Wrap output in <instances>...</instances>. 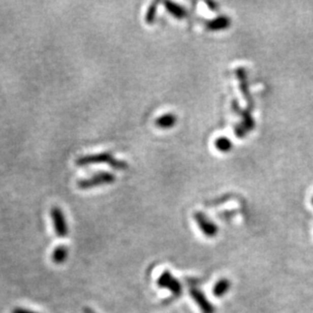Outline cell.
Masks as SVG:
<instances>
[{
    "mask_svg": "<svg viewBox=\"0 0 313 313\" xmlns=\"http://www.w3.org/2000/svg\"><path fill=\"white\" fill-rule=\"evenodd\" d=\"M190 294L192 296V298L194 299V301L197 303V305L199 306L200 310L203 313H214L215 309L214 306L212 305L211 302L208 301L207 297L205 296V294L200 291L197 288H191L190 290Z\"/></svg>",
    "mask_w": 313,
    "mask_h": 313,
    "instance_id": "5b68a950",
    "label": "cell"
},
{
    "mask_svg": "<svg viewBox=\"0 0 313 313\" xmlns=\"http://www.w3.org/2000/svg\"><path fill=\"white\" fill-rule=\"evenodd\" d=\"M11 313H38L33 311V310H28V309H25V308H22V307H16L14 309H12Z\"/></svg>",
    "mask_w": 313,
    "mask_h": 313,
    "instance_id": "7c38bea8",
    "label": "cell"
},
{
    "mask_svg": "<svg viewBox=\"0 0 313 313\" xmlns=\"http://www.w3.org/2000/svg\"><path fill=\"white\" fill-rule=\"evenodd\" d=\"M164 4H165V7L167 8V10H168L171 14H173L175 17L181 18V17L183 16L184 10H183L180 6H178L177 4L172 3V2H164Z\"/></svg>",
    "mask_w": 313,
    "mask_h": 313,
    "instance_id": "30bf717a",
    "label": "cell"
},
{
    "mask_svg": "<svg viewBox=\"0 0 313 313\" xmlns=\"http://www.w3.org/2000/svg\"><path fill=\"white\" fill-rule=\"evenodd\" d=\"M157 5H158V2H153V3L150 4L149 8L147 9V12H146V14H145V21H146L148 24L153 23L154 20H155Z\"/></svg>",
    "mask_w": 313,
    "mask_h": 313,
    "instance_id": "8fae6325",
    "label": "cell"
},
{
    "mask_svg": "<svg viewBox=\"0 0 313 313\" xmlns=\"http://www.w3.org/2000/svg\"><path fill=\"white\" fill-rule=\"evenodd\" d=\"M157 285L160 288H164L169 290L172 295L175 297H179L182 292V287L177 279H175L172 274L168 271H164L157 280Z\"/></svg>",
    "mask_w": 313,
    "mask_h": 313,
    "instance_id": "3957f363",
    "label": "cell"
},
{
    "mask_svg": "<svg viewBox=\"0 0 313 313\" xmlns=\"http://www.w3.org/2000/svg\"><path fill=\"white\" fill-rule=\"evenodd\" d=\"M116 181V175L112 172H107V171H102L98 172L89 177L82 178L76 181V186L79 190H89L93 189L100 185H106V184H111Z\"/></svg>",
    "mask_w": 313,
    "mask_h": 313,
    "instance_id": "7a4b0ae2",
    "label": "cell"
},
{
    "mask_svg": "<svg viewBox=\"0 0 313 313\" xmlns=\"http://www.w3.org/2000/svg\"><path fill=\"white\" fill-rule=\"evenodd\" d=\"M68 257V247L65 245L57 246L52 253V262L56 265L63 264Z\"/></svg>",
    "mask_w": 313,
    "mask_h": 313,
    "instance_id": "52a82bcc",
    "label": "cell"
},
{
    "mask_svg": "<svg viewBox=\"0 0 313 313\" xmlns=\"http://www.w3.org/2000/svg\"><path fill=\"white\" fill-rule=\"evenodd\" d=\"M108 164L111 167L119 170H124L129 167V164L125 160H120L114 156L111 152H101V153H95V154H88L84 156L79 157L75 160L76 166L82 167L86 165L91 164Z\"/></svg>",
    "mask_w": 313,
    "mask_h": 313,
    "instance_id": "6da1fadb",
    "label": "cell"
},
{
    "mask_svg": "<svg viewBox=\"0 0 313 313\" xmlns=\"http://www.w3.org/2000/svg\"><path fill=\"white\" fill-rule=\"evenodd\" d=\"M51 218L56 235L60 238H65L68 235V226L63 211L59 207H53L51 209Z\"/></svg>",
    "mask_w": 313,
    "mask_h": 313,
    "instance_id": "277c9868",
    "label": "cell"
},
{
    "mask_svg": "<svg viewBox=\"0 0 313 313\" xmlns=\"http://www.w3.org/2000/svg\"><path fill=\"white\" fill-rule=\"evenodd\" d=\"M84 313H97V312H95V311H93L92 309H90L89 307H85V308H84Z\"/></svg>",
    "mask_w": 313,
    "mask_h": 313,
    "instance_id": "4fadbf2b",
    "label": "cell"
},
{
    "mask_svg": "<svg viewBox=\"0 0 313 313\" xmlns=\"http://www.w3.org/2000/svg\"><path fill=\"white\" fill-rule=\"evenodd\" d=\"M230 287H231V283L228 279H221L215 284L213 288V294L216 297H222L225 294H227Z\"/></svg>",
    "mask_w": 313,
    "mask_h": 313,
    "instance_id": "9c48e42d",
    "label": "cell"
},
{
    "mask_svg": "<svg viewBox=\"0 0 313 313\" xmlns=\"http://www.w3.org/2000/svg\"><path fill=\"white\" fill-rule=\"evenodd\" d=\"M176 117L173 114L163 115L155 120V126L160 129H168L175 125Z\"/></svg>",
    "mask_w": 313,
    "mask_h": 313,
    "instance_id": "ba28073f",
    "label": "cell"
},
{
    "mask_svg": "<svg viewBox=\"0 0 313 313\" xmlns=\"http://www.w3.org/2000/svg\"><path fill=\"white\" fill-rule=\"evenodd\" d=\"M196 221L206 236H214L217 233L216 226L211 223L203 214H196Z\"/></svg>",
    "mask_w": 313,
    "mask_h": 313,
    "instance_id": "8992f818",
    "label": "cell"
}]
</instances>
